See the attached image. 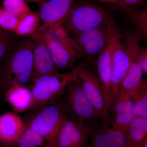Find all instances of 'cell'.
Segmentation results:
<instances>
[{
	"label": "cell",
	"mask_w": 147,
	"mask_h": 147,
	"mask_svg": "<svg viewBox=\"0 0 147 147\" xmlns=\"http://www.w3.org/2000/svg\"><path fill=\"white\" fill-rule=\"evenodd\" d=\"M91 127L88 124L67 118L56 137L58 147H89Z\"/></svg>",
	"instance_id": "30bf717a"
},
{
	"label": "cell",
	"mask_w": 147,
	"mask_h": 147,
	"mask_svg": "<svg viewBox=\"0 0 147 147\" xmlns=\"http://www.w3.org/2000/svg\"><path fill=\"white\" fill-rule=\"evenodd\" d=\"M3 6L6 10L19 19L30 11L24 0H4Z\"/></svg>",
	"instance_id": "d4e9b609"
},
{
	"label": "cell",
	"mask_w": 147,
	"mask_h": 147,
	"mask_svg": "<svg viewBox=\"0 0 147 147\" xmlns=\"http://www.w3.org/2000/svg\"><path fill=\"white\" fill-rule=\"evenodd\" d=\"M66 119L59 103L45 107L34 116L27 125L44 137L46 142L55 144L57 134Z\"/></svg>",
	"instance_id": "ba28073f"
},
{
	"label": "cell",
	"mask_w": 147,
	"mask_h": 147,
	"mask_svg": "<svg viewBox=\"0 0 147 147\" xmlns=\"http://www.w3.org/2000/svg\"><path fill=\"white\" fill-rule=\"evenodd\" d=\"M90 126L89 147H129L125 133L113 128L106 119Z\"/></svg>",
	"instance_id": "7c38bea8"
},
{
	"label": "cell",
	"mask_w": 147,
	"mask_h": 147,
	"mask_svg": "<svg viewBox=\"0 0 147 147\" xmlns=\"http://www.w3.org/2000/svg\"><path fill=\"white\" fill-rule=\"evenodd\" d=\"M139 59L143 73L147 74V56L144 48H141L139 52Z\"/></svg>",
	"instance_id": "83f0119b"
},
{
	"label": "cell",
	"mask_w": 147,
	"mask_h": 147,
	"mask_svg": "<svg viewBox=\"0 0 147 147\" xmlns=\"http://www.w3.org/2000/svg\"><path fill=\"white\" fill-rule=\"evenodd\" d=\"M136 117L133 108L124 111L106 120L113 128L125 133L131 122Z\"/></svg>",
	"instance_id": "603a6c76"
},
{
	"label": "cell",
	"mask_w": 147,
	"mask_h": 147,
	"mask_svg": "<svg viewBox=\"0 0 147 147\" xmlns=\"http://www.w3.org/2000/svg\"><path fill=\"white\" fill-rule=\"evenodd\" d=\"M75 0H50L43 3L39 13L44 23L42 31L61 26Z\"/></svg>",
	"instance_id": "4fadbf2b"
},
{
	"label": "cell",
	"mask_w": 147,
	"mask_h": 147,
	"mask_svg": "<svg viewBox=\"0 0 147 147\" xmlns=\"http://www.w3.org/2000/svg\"><path fill=\"white\" fill-rule=\"evenodd\" d=\"M0 67H1V65H0Z\"/></svg>",
	"instance_id": "e575fe53"
},
{
	"label": "cell",
	"mask_w": 147,
	"mask_h": 147,
	"mask_svg": "<svg viewBox=\"0 0 147 147\" xmlns=\"http://www.w3.org/2000/svg\"><path fill=\"white\" fill-rule=\"evenodd\" d=\"M139 36L134 34L128 35L125 38L123 44L129 56L130 66L120 86L117 97L130 95L131 92L143 80V72L139 59V52L142 48Z\"/></svg>",
	"instance_id": "9c48e42d"
},
{
	"label": "cell",
	"mask_w": 147,
	"mask_h": 147,
	"mask_svg": "<svg viewBox=\"0 0 147 147\" xmlns=\"http://www.w3.org/2000/svg\"><path fill=\"white\" fill-rule=\"evenodd\" d=\"M61 94L62 98L59 104L67 118L84 122L90 125L102 121L85 94L76 76Z\"/></svg>",
	"instance_id": "3957f363"
},
{
	"label": "cell",
	"mask_w": 147,
	"mask_h": 147,
	"mask_svg": "<svg viewBox=\"0 0 147 147\" xmlns=\"http://www.w3.org/2000/svg\"><path fill=\"white\" fill-rule=\"evenodd\" d=\"M76 77L73 70L68 73L44 75L33 81L30 89L34 99L32 107L46 103L61 94L69 83Z\"/></svg>",
	"instance_id": "8992f818"
},
{
	"label": "cell",
	"mask_w": 147,
	"mask_h": 147,
	"mask_svg": "<svg viewBox=\"0 0 147 147\" xmlns=\"http://www.w3.org/2000/svg\"><path fill=\"white\" fill-rule=\"evenodd\" d=\"M130 21L136 27V30L140 39L147 41V11L143 9L129 14Z\"/></svg>",
	"instance_id": "cb8c5ba5"
},
{
	"label": "cell",
	"mask_w": 147,
	"mask_h": 147,
	"mask_svg": "<svg viewBox=\"0 0 147 147\" xmlns=\"http://www.w3.org/2000/svg\"><path fill=\"white\" fill-rule=\"evenodd\" d=\"M109 35L110 21L74 37H69V40L86 62L93 64L108 45Z\"/></svg>",
	"instance_id": "277c9868"
},
{
	"label": "cell",
	"mask_w": 147,
	"mask_h": 147,
	"mask_svg": "<svg viewBox=\"0 0 147 147\" xmlns=\"http://www.w3.org/2000/svg\"><path fill=\"white\" fill-rule=\"evenodd\" d=\"M38 12L31 10L29 13L19 18L18 26L14 32L20 36H24L34 32L40 20Z\"/></svg>",
	"instance_id": "ffe728a7"
},
{
	"label": "cell",
	"mask_w": 147,
	"mask_h": 147,
	"mask_svg": "<svg viewBox=\"0 0 147 147\" xmlns=\"http://www.w3.org/2000/svg\"><path fill=\"white\" fill-rule=\"evenodd\" d=\"M5 98L16 112L23 113L32 108L34 99L30 90L25 86L15 85L8 88Z\"/></svg>",
	"instance_id": "e0dca14e"
},
{
	"label": "cell",
	"mask_w": 147,
	"mask_h": 147,
	"mask_svg": "<svg viewBox=\"0 0 147 147\" xmlns=\"http://www.w3.org/2000/svg\"><path fill=\"white\" fill-rule=\"evenodd\" d=\"M101 1L107 2H112L114 3L115 1V0H101Z\"/></svg>",
	"instance_id": "4dcf8cb0"
},
{
	"label": "cell",
	"mask_w": 147,
	"mask_h": 147,
	"mask_svg": "<svg viewBox=\"0 0 147 147\" xmlns=\"http://www.w3.org/2000/svg\"></svg>",
	"instance_id": "d590c367"
},
{
	"label": "cell",
	"mask_w": 147,
	"mask_h": 147,
	"mask_svg": "<svg viewBox=\"0 0 147 147\" xmlns=\"http://www.w3.org/2000/svg\"><path fill=\"white\" fill-rule=\"evenodd\" d=\"M109 13L99 6L87 2L75 3L61 26L70 38H73L110 21Z\"/></svg>",
	"instance_id": "7a4b0ae2"
},
{
	"label": "cell",
	"mask_w": 147,
	"mask_h": 147,
	"mask_svg": "<svg viewBox=\"0 0 147 147\" xmlns=\"http://www.w3.org/2000/svg\"><path fill=\"white\" fill-rule=\"evenodd\" d=\"M146 11H147V5L146 6V7H145L144 8V9Z\"/></svg>",
	"instance_id": "836d02e7"
},
{
	"label": "cell",
	"mask_w": 147,
	"mask_h": 147,
	"mask_svg": "<svg viewBox=\"0 0 147 147\" xmlns=\"http://www.w3.org/2000/svg\"><path fill=\"white\" fill-rule=\"evenodd\" d=\"M125 133L129 147H138L147 136V119L136 117L131 122Z\"/></svg>",
	"instance_id": "ac0fdd59"
},
{
	"label": "cell",
	"mask_w": 147,
	"mask_h": 147,
	"mask_svg": "<svg viewBox=\"0 0 147 147\" xmlns=\"http://www.w3.org/2000/svg\"><path fill=\"white\" fill-rule=\"evenodd\" d=\"M130 96L134 105L136 117L147 119V81L142 80L138 86L131 92Z\"/></svg>",
	"instance_id": "d6986e66"
},
{
	"label": "cell",
	"mask_w": 147,
	"mask_h": 147,
	"mask_svg": "<svg viewBox=\"0 0 147 147\" xmlns=\"http://www.w3.org/2000/svg\"><path fill=\"white\" fill-rule=\"evenodd\" d=\"M46 143L44 137L27 125L15 146L16 147H42Z\"/></svg>",
	"instance_id": "44dd1931"
},
{
	"label": "cell",
	"mask_w": 147,
	"mask_h": 147,
	"mask_svg": "<svg viewBox=\"0 0 147 147\" xmlns=\"http://www.w3.org/2000/svg\"><path fill=\"white\" fill-rule=\"evenodd\" d=\"M147 0H115L114 3L118 8L125 13L131 14L139 10V7Z\"/></svg>",
	"instance_id": "4316f807"
},
{
	"label": "cell",
	"mask_w": 147,
	"mask_h": 147,
	"mask_svg": "<svg viewBox=\"0 0 147 147\" xmlns=\"http://www.w3.org/2000/svg\"><path fill=\"white\" fill-rule=\"evenodd\" d=\"M16 35L0 28V63L7 57L16 46Z\"/></svg>",
	"instance_id": "7402d4cb"
},
{
	"label": "cell",
	"mask_w": 147,
	"mask_h": 147,
	"mask_svg": "<svg viewBox=\"0 0 147 147\" xmlns=\"http://www.w3.org/2000/svg\"><path fill=\"white\" fill-rule=\"evenodd\" d=\"M34 44L29 39L17 42L0 67V85L6 90L15 85L25 86L32 80Z\"/></svg>",
	"instance_id": "6da1fadb"
},
{
	"label": "cell",
	"mask_w": 147,
	"mask_h": 147,
	"mask_svg": "<svg viewBox=\"0 0 147 147\" xmlns=\"http://www.w3.org/2000/svg\"><path fill=\"white\" fill-rule=\"evenodd\" d=\"M19 19L4 8H0V28L6 30L14 32Z\"/></svg>",
	"instance_id": "484cf974"
},
{
	"label": "cell",
	"mask_w": 147,
	"mask_h": 147,
	"mask_svg": "<svg viewBox=\"0 0 147 147\" xmlns=\"http://www.w3.org/2000/svg\"><path fill=\"white\" fill-rule=\"evenodd\" d=\"M27 127L19 116L13 113L0 116V142L15 146L19 137Z\"/></svg>",
	"instance_id": "2e32d148"
},
{
	"label": "cell",
	"mask_w": 147,
	"mask_h": 147,
	"mask_svg": "<svg viewBox=\"0 0 147 147\" xmlns=\"http://www.w3.org/2000/svg\"><path fill=\"white\" fill-rule=\"evenodd\" d=\"M40 36L50 50L57 68H68L73 65L77 60L82 58L70 44L69 37L62 39H55L45 32Z\"/></svg>",
	"instance_id": "8fae6325"
},
{
	"label": "cell",
	"mask_w": 147,
	"mask_h": 147,
	"mask_svg": "<svg viewBox=\"0 0 147 147\" xmlns=\"http://www.w3.org/2000/svg\"><path fill=\"white\" fill-rule=\"evenodd\" d=\"M110 37L113 46V71L108 108L117 97L120 86L126 76L130 64L128 53L121 40L119 30L112 19L110 21Z\"/></svg>",
	"instance_id": "5b68a950"
},
{
	"label": "cell",
	"mask_w": 147,
	"mask_h": 147,
	"mask_svg": "<svg viewBox=\"0 0 147 147\" xmlns=\"http://www.w3.org/2000/svg\"><path fill=\"white\" fill-rule=\"evenodd\" d=\"M137 147H147V136L144 138Z\"/></svg>",
	"instance_id": "f1b7e54d"
},
{
	"label": "cell",
	"mask_w": 147,
	"mask_h": 147,
	"mask_svg": "<svg viewBox=\"0 0 147 147\" xmlns=\"http://www.w3.org/2000/svg\"><path fill=\"white\" fill-rule=\"evenodd\" d=\"M95 63L96 71L106 101L107 110L110 100L113 71V46L110 35L108 45L98 56Z\"/></svg>",
	"instance_id": "9a60e30c"
},
{
	"label": "cell",
	"mask_w": 147,
	"mask_h": 147,
	"mask_svg": "<svg viewBox=\"0 0 147 147\" xmlns=\"http://www.w3.org/2000/svg\"><path fill=\"white\" fill-rule=\"evenodd\" d=\"M92 64L85 61L73 71L87 97L103 121L106 118L107 105L97 71L92 67Z\"/></svg>",
	"instance_id": "52a82bcc"
},
{
	"label": "cell",
	"mask_w": 147,
	"mask_h": 147,
	"mask_svg": "<svg viewBox=\"0 0 147 147\" xmlns=\"http://www.w3.org/2000/svg\"><path fill=\"white\" fill-rule=\"evenodd\" d=\"M39 38L33 48L32 81L41 76L56 73L57 69L47 45L40 37Z\"/></svg>",
	"instance_id": "5bb4252c"
},
{
	"label": "cell",
	"mask_w": 147,
	"mask_h": 147,
	"mask_svg": "<svg viewBox=\"0 0 147 147\" xmlns=\"http://www.w3.org/2000/svg\"><path fill=\"white\" fill-rule=\"evenodd\" d=\"M26 1H33L37 2H39L40 0H26Z\"/></svg>",
	"instance_id": "1f68e13d"
},
{
	"label": "cell",
	"mask_w": 147,
	"mask_h": 147,
	"mask_svg": "<svg viewBox=\"0 0 147 147\" xmlns=\"http://www.w3.org/2000/svg\"><path fill=\"white\" fill-rule=\"evenodd\" d=\"M42 147H58L54 143L46 142L45 145Z\"/></svg>",
	"instance_id": "f546056e"
},
{
	"label": "cell",
	"mask_w": 147,
	"mask_h": 147,
	"mask_svg": "<svg viewBox=\"0 0 147 147\" xmlns=\"http://www.w3.org/2000/svg\"><path fill=\"white\" fill-rule=\"evenodd\" d=\"M145 52H146V55L147 56V48H144Z\"/></svg>",
	"instance_id": "d6a6232c"
}]
</instances>
